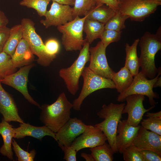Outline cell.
Here are the masks:
<instances>
[{"label":"cell","mask_w":161,"mask_h":161,"mask_svg":"<svg viewBox=\"0 0 161 161\" xmlns=\"http://www.w3.org/2000/svg\"><path fill=\"white\" fill-rule=\"evenodd\" d=\"M73 8L74 18L86 16L96 6L95 0H75Z\"/></svg>","instance_id":"obj_29"},{"label":"cell","mask_w":161,"mask_h":161,"mask_svg":"<svg viewBox=\"0 0 161 161\" xmlns=\"http://www.w3.org/2000/svg\"><path fill=\"white\" fill-rule=\"evenodd\" d=\"M104 25L86 17L83 25V30L86 35L85 39L90 44L95 40L100 38L105 30Z\"/></svg>","instance_id":"obj_23"},{"label":"cell","mask_w":161,"mask_h":161,"mask_svg":"<svg viewBox=\"0 0 161 161\" xmlns=\"http://www.w3.org/2000/svg\"><path fill=\"white\" fill-rule=\"evenodd\" d=\"M139 38L134 40L131 45L127 43L125 45L126 57L124 66L131 72L133 77L139 72L140 60L137 54V47Z\"/></svg>","instance_id":"obj_22"},{"label":"cell","mask_w":161,"mask_h":161,"mask_svg":"<svg viewBox=\"0 0 161 161\" xmlns=\"http://www.w3.org/2000/svg\"><path fill=\"white\" fill-rule=\"evenodd\" d=\"M44 45L47 52L49 55L56 57L60 49L58 41L56 39H51L47 40Z\"/></svg>","instance_id":"obj_36"},{"label":"cell","mask_w":161,"mask_h":161,"mask_svg":"<svg viewBox=\"0 0 161 161\" xmlns=\"http://www.w3.org/2000/svg\"><path fill=\"white\" fill-rule=\"evenodd\" d=\"M106 48L101 41L89 47V64L88 67L96 74L111 79L115 72L109 66L106 56Z\"/></svg>","instance_id":"obj_10"},{"label":"cell","mask_w":161,"mask_h":161,"mask_svg":"<svg viewBox=\"0 0 161 161\" xmlns=\"http://www.w3.org/2000/svg\"><path fill=\"white\" fill-rule=\"evenodd\" d=\"M120 0H117V1H120Z\"/></svg>","instance_id":"obj_46"},{"label":"cell","mask_w":161,"mask_h":161,"mask_svg":"<svg viewBox=\"0 0 161 161\" xmlns=\"http://www.w3.org/2000/svg\"><path fill=\"white\" fill-rule=\"evenodd\" d=\"M157 75L154 78L148 80L147 77L141 71L134 77L133 81L130 86L123 92L118 95L117 100L120 102L125 101L128 96L134 94L141 95L147 96L150 104L151 106L155 105L154 99L159 98L158 94L153 90V86L158 78L161 75V67L157 69Z\"/></svg>","instance_id":"obj_8"},{"label":"cell","mask_w":161,"mask_h":161,"mask_svg":"<svg viewBox=\"0 0 161 161\" xmlns=\"http://www.w3.org/2000/svg\"><path fill=\"white\" fill-rule=\"evenodd\" d=\"M125 103L115 104L111 103L103 104L97 115L104 120L94 126L100 129L106 136L108 143L114 153L118 152L116 145V136L118 123L122 118V112Z\"/></svg>","instance_id":"obj_3"},{"label":"cell","mask_w":161,"mask_h":161,"mask_svg":"<svg viewBox=\"0 0 161 161\" xmlns=\"http://www.w3.org/2000/svg\"><path fill=\"white\" fill-rule=\"evenodd\" d=\"M91 154L95 161H112L114 153L109 143L103 144L90 148Z\"/></svg>","instance_id":"obj_28"},{"label":"cell","mask_w":161,"mask_h":161,"mask_svg":"<svg viewBox=\"0 0 161 161\" xmlns=\"http://www.w3.org/2000/svg\"><path fill=\"white\" fill-rule=\"evenodd\" d=\"M17 68L13 65L11 57L5 52L0 53V80L15 72Z\"/></svg>","instance_id":"obj_30"},{"label":"cell","mask_w":161,"mask_h":161,"mask_svg":"<svg viewBox=\"0 0 161 161\" xmlns=\"http://www.w3.org/2000/svg\"><path fill=\"white\" fill-rule=\"evenodd\" d=\"M14 137L17 139L22 138L28 136L41 140L44 137L49 136L55 139L56 133L45 125L36 126L24 122L21 123L18 127L14 128Z\"/></svg>","instance_id":"obj_19"},{"label":"cell","mask_w":161,"mask_h":161,"mask_svg":"<svg viewBox=\"0 0 161 161\" xmlns=\"http://www.w3.org/2000/svg\"><path fill=\"white\" fill-rule=\"evenodd\" d=\"M9 20L4 13L0 10V27L7 26Z\"/></svg>","instance_id":"obj_41"},{"label":"cell","mask_w":161,"mask_h":161,"mask_svg":"<svg viewBox=\"0 0 161 161\" xmlns=\"http://www.w3.org/2000/svg\"><path fill=\"white\" fill-rule=\"evenodd\" d=\"M13 148L17 157L18 161H33L36 154L35 150H32L30 152L22 149L15 140L13 139L12 142Z\"/></svg>","instance_id":"obj_33"},{"label":"cell","mask_w":161,"mask_h":161,"mask_svg":"<svg viewBox=\"0 0 161 161\" xmlns=\"http://www.w3.org/2000/svg\"><path fill=\"white\" fill-rule=\"evenodd\" d=\"M72 103L68 100L65 93H61L56 100L50 105H45L41 108L40 119L52 131L56 133L70 118Z\"/></svg>","instance_id":"obj_2"},{"label":"cell","mask_w":161,"mask_h":161,"mask_svg":"<svg viewBox=\"0 0 161 161\" xmlns=\"http://www.w3.org/2000/svg\"><path fill=\"white\" fill-rule=\"evenodd\" d=\"M140 126L131 125L126 120H120L116 136V145L118 152L122 154L125 148L132 144Z\"/></svg>","instance_id":"obj_17"},{"label":"cell","mask_w":161,"mask_h":161,"mask_svg":"<svg viewBox=\"0 0 161 161\" xmlns=\"http://www.w3.org/2000/svg\"><path fill=\"white\" fill-rule=\"evenodd\" d=\"M86 17L77 16L72 20L57 27L62 33V43L66 51L80 50L86 41L83 37V25Z\"/></svg>","instance_id":"obj_5"},{"label":"cell","mask_w":161,"mask_h":161,"mask_svg":"<svg viewBox=\"0 0 161 161\" xmlns=\"http://www.w3.org/2000/svg\"><path fill=\"white\" fill-rule=\"evenodd\" d=\"M161 2L152 0H120L117 11L132 21H142L154 13Z\"/></svg>","instance_id":"obj_9"},{"label":"cell","mask_w":161,"mask_h":161,"mask_svg":"<svg viewBox=\"0 0 161 161\" xmlns=\"http://www.w3.org/2000/svg\"><path fill=\"white\" fill-rule=\"evenodd\" d=\"M44 16L45 19L41 20L40 22L46 28L62 25L73 19V8L52 1L50 9L47 11Z\"/></svg>","instance_id":"obj_13"},{"label":"cell","mask_w":161,"mask_h":161,"mask_svg":"<svg viewBox=\"0 0 161 161\" xmlns=\"http://www.w3.org/2000/svg\"><path fill=\"white\" fill-rule=\"evenodd\" d=\"M145 96L141 95L134 94L127 97L125 99V104L122 111V114L127 113L128 123L134 126L139 125L143 119L144 114L153 109L155 105L152 106L148 109H145L143 105Z\"/></svg>","instance_id":"obj_14"},{"label":"cell","mask_w":161,"mask_h":161,"mask_svg":"<svg viewBox=\"0 0 161 161\" xmlns=\"http://www.w3.org/2000/svg\"><path fill=\"white\" fill-rule=\"evenodd\" d=\"M34 65L31 64L21 67L17 71L0 80L1 83L9 86L21 92L30 103L41 108L29 94L27 83L30 70Z\"/></svg>","instance_id":"obj_12"},{"label":"cell","mask_w":161,"mask_h":161,"mask_svg":"<svg viewBox=\"0 0 161 161\" xmlns=\"http://www.w3.org/2000/svg\"><path fill=\"white\" fill-rule=\"evenodd\" d=\"M81 76L83 80V87L79 96L72 103V108L75 110H80L84 99L94 92L103 89H115V85L111 79L96 74L88 67H84Z\"/></svg>","instance_id":"obj_6"},{"label":"cell","mask_w":161,"mask_h":161,"mask_svg":"<svg viewBox=\"0 0 161 161\" xmlns=\"http://www.w3.org/2000/svg\"><path fill=\"white\" fill-rule=\"evenodd\" d=\"M144 161H161V155L152 151L140 150Z\"/></svg>","instance_id":"obj_37"},{"label":"cell","mask_w":161,"mask_h":161,"mask_svg":"<svg viewBox=\"0 0 161 161\" xmlns=\"http://www.w3.org/2000/svg\"><path fill=\"white\" fill-rule=\"evenodd\" d=\"M64 152V159L66 161H76V150L71 146L63 147L62 148Z\"/></svg>","instance_id":"obj_38"},{"label":"cell","mask_w":161,"mask_h":161,"mask_svg":"<svg viewBox=\"0 0 161 161\" xmlns=\"http://www.w3.org/2000/svg\"><path fill=\"white\" fill-rule=\"evenodd\" d=\"M133 76L130 71L124 66L117 72H115L112 78L118 92L121 93L127 89L131 85Z\"/></svg>","instance_id":"obj_25"},{"label":"cell","mask_w":161,"mask_h":161,"mask_svg":"<svg viewBox=\"0 0 161 161\" xmlns=\"http://www.w3.org/2000/svg\"><path fill=\"white\" fill-rule=\"evenodd\" d=\"M107 139L103 132L98 127L87 125L84 131L76 138L71 146L77 152L86 148H91L102 145Z\"/></svg>","instance_id":"obj_15"},{"label":"cell","mask_w":161,"mask_h":161,"mask_svg":"<svg viewBox=\"0 0 161 161\" xmlns=\"http://www.w3.org/2000/svg\"><path fill=\"white\" fill-rule=\"evenodd\" d=\"M21 24L23 38L28 43L33 54L38 57V63L44 66H49L56 57L49 55L46 52L44 44L35 31L34 23L29 18H24L21 20Z\"/></svg>","instance_id":"obj_7"},{"label":"cell","mask_w":161,"mask_h":161,"mask_svg":"<svg viewBox=\"0 0 161 161\" xmlns=\"http://www.w3.org/2000/svg\"><path fill=\"white\" fill-rule=\"evenodd\" d=\"M0 134L3 141V144L0 148V153L10 160H13L11 146L13 138L15 134L14 128L3 119L0 123Z\"/></svg>","instance_id":"obj_21"},{"label":"cell","mask_w":161,"mask_h":161,"mask_svg":"<svg viewBox=\"0 0 161 161\" xmlns=\"http://www.w3.org/2000/svg\"><path fill=\"white\" fill-rule=\"evenodd\" d=\"M152 0L156 1V2H161V0Z\"/></svg>","instance_id":"obj_45"},{"label":"cell","mask_w":161,"mask_h":161,"mask_svg":"<svg viewBox=\"0 0 161 161\" xmlns=\"http://www.w3.org/2000/svg\"><path fill=\"white\" fill-rule=\"evenodd\" d=\"M95 1L97 6L105 4L115 11H117L118 1L117 0H95Z\"/></svg>","instance_id":"obj_40"},{"label":"cell","mask_w":161,"mask_h":161,"mask_svg":"<svg viewBox=\"0 0 161 161\" xmlns=\"http://www.w3.org/2000/svg\"><path fill=\"white\" fill-rule=\"evenodd\" d=\"M116 12L108 6L104 4L97 6L86 16L88 18L97 21L105 24L114 15Z\"/></svg>","instance_id":"obj_26"},{"label":"cell","mask_w":161,"mask_h":161,"mask_svg":"<svg viewBox=\"0 0 161 161\" xmlns=\"http://www.w3.org/2000/svg\"><path fill=\"white\" fill-rule=\"evenodd\" d=\"M140 54L139 58L141 71L151 79L155 78L157 68L155 62V56L161 49V28L159 27L156 34L146 32L139 39Z\"/></svg>","instance_id":"obj_1"},{"label":"cell","mask_w":161,"mask_h":161,"mask_svg":"<svg viewBox=\"0 0 161 161\" xmlns=\"http://www.w3.org/2000/svg\"><path fill=\"white\" fill-rule=\"evenodd\" d=\"M147 118L142 119L141 126L161 136V111L156 112H148L145 115Z\"/></svg>","instance_id":"obj_27"},{"label":"cell","mask_w":161,"mask_h":161,"mask_svg":"<svg viewBox=\"0 0 161 161\" xmlns=\"http://www.w3.org/2000/svg\"><path fill=\"white\" fill-rule=\"evenodd\" d=\"M86 126L81 120L70 117L56 133L55 140L61 148L70 146L76 137L84 131Z\"/></svg>","instance_id":"obj_11"},{"label":"cell","mask_w":161,"mask_h":161,"mask_svg":"<svg viewBox=\"0 0 161 161\" xmlns=\"http://www.w3.org/2000/svg\"><path fill=\"white\" fill-rule=\"evenodd\" d=\"M55 1L59 4L74 6L75 0H51Z\"/></svg>","instance_id":"obj_42"},{"label":"cell","mask_w":161,"mask_h":161,"mask_svg":"<svg viewBox=\"0 0 161 161\" xmlns=\"http://www.w3.org/2000/svg\"><path fill=\"white\" fill-rule=\"evenodd\" d=\"M129 17L118 11H117L114 16L112 17L104 25L105 30H112L117 31H122L125 28L126 20Z\"/></svg>","instance_id":"obj_31"},{"label":"cell","mask_w":161,"mask_h":161,"mask_svg":"<svg viewBox=\"0 0 161 161\" xmlns=\"http://www.w3.org/2000/svg\"><path fill=\"white\" fill-rule=\"evenodd\" d=\"M132 144L140 150H151L161 155V136L141 126H140Z\"/></svg>","instance_id":"obj_16"},{"label":"cell","mask_w":161,"mask_h":161,"mask_svg":"<svg viewBox=\"0 0 161 161\" xmlns=\"http://www.w3.org/2000/svg\"><path fill=\"white\" fill-rule=\"evenodd\" d=\"M122 31L105 29L100 38L101 42L106 48L111 43L119 41L121 38Z\"/></svg>","instance_id":"obj_35"},{"label":"cell","mask_w":161,"mask_h":161,"mask_svg":"<svg viewBox=\"0 0 161 161\" xmlns=\"http://www.w3.org/2000/svg\"><path fill=\"white\" fill-rule=\"evenodd\" d=\"M89 45L86 41L72 64L68 68L61 69L59 71V75L64 82L68 92L73 95L79 89V78L86 64L89 61Z\"/></svg>","instance_id":"obj_4"},{"label":"cell","mask_w":161,"mask_h":161,"mask_svg":"<svg viewBox=\"0 0 161 161\" xmlns=\"http://www.w3.org/2000/svg\"><path fill=\"white\" fill-rule=\"evenodd\" d=\"M161 86V77H158L157 81L153 86V88H156L158 87Z\"/></svg>","instance_id":"obj_44"},{"label":"cell","mask_w":161,"mask_h":161,"mask_svg":"<svg viewBox=\"0 0 161 161\" xmlns=\"http://www.w3.org/2000/svg\"><path fill=\"white\" fill-rule=\"evenodd\" d=\"M22 38L23 31L21 25V24L14 25L10 29L9 35L4 46L3 51L11 57Z\"/></svg>","instance_id":"obj_24"},{"label":"cell","mask_w":161,"mask_h":161,"mask_svg":"<svg viewBox=\"0 0 161 161\" xmlns=\"http://www.w3.org/2000/svg\"><path fill=\"white\" fill-rule=\"evenodd\" d=\"M81 156L84 158L86 161H95L91 154L83 152L81 154Z\"/></svg>","instance_id":"obj_43"},{"label":"cell","mask_w":161,"mask_h":161,"mask_svg":"<svg viewBox=\"0 0 161 161\" xmlns=\"http://www.w3.org/2000/svg\"><path fill=\"white\" fill-rule=\"evenodd\" d=\"M34 55L27 41L23 38L20 41L11 59L16 68L21 67L32 64Z\"/></svg>","instance_id":"obj_20"},{"label":"cell","mask_w":161,"mask_h":161,"mask_svg":"<svg viewBox=\"0 0 161 161\" xmlns=\"http://www.w3.org/2000/svg\"><path fill=\"white\" fill-rule=\"evenodd\" d=\"M122 154L125 161H144L140 150L133 144L125 148Z\"/></svg>","instance_id":"obj_34"},{"label":"cell","mask_w":161,"mask_h":161,"mask_svg":"<svg viewBox=\"0 0 161 161\" xmlns=\"http://www.w3.org/2000/svg\"><path fill=\"white\" fill-rule=\"evenodd\" d=\"M0 81V113L6 121L24 123L19 116L16 104L12 97L2 87Z\"/></svg>","instance_id":"obj_18"},{"label":"cell","mask_w":161,"mask_h":161,"mask_svg":"<svg viewBox=\"0 0 161 161\" xmlns=\"http://www.w3.org/2000/svg\"><path fill=\"white\" fill-rule=\"evenodd\" d=\"M51 0H22L20 5L34 9L38 15L44 16L47 11V7Z\"/></svg>","instance_id":"obj_32"},{"label":"cell","mask_w":161,"mask_h":161,"mask_svg":"<svg viewBox=\"0 0 161 161\" xmlns=\"http://www.w3.org/2000/svg\"><path fill=\"white\" fill-rule=\"evenodd\" d=\"M10 29L7 26L0 27V53L2 51L9 35Z\"/></svg>","instance_id":"obj_39"}]
</instances>
